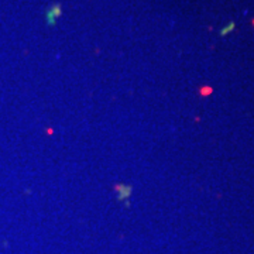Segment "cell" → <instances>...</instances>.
<instances>
[{
	"label": "cell",
	"instance_id": "6da1fadb",
	"mask_svg": "<svg viewBox=\"0 0 254 254\" xmlns=\"http://www.w3.org/2000/svg\"><path fill=\"white\" fill-rule=\"evenodd\" d=\"M116 191H117V199L129 203V198L132 195V187L126 184H119L116 185Z\"/></svg>",
	"mask_w": 254,
	"mask_h": 254
},
{
	"label": "cell",
	"instance_id": "7a4b0ae2",
	"mask_svg": "<svg viewBox=\"0 0 254 254\" xmlns=\"http://www.w3.org/2000/svg\"><path fill=\"white\" fill-rule=\"evenodd\" d=\"M59 14H61V7H58V6H55L52 10H49L48 14H47V19H48L49 24H52V23L55 21V17H58Z\"/></svg>",
	"mask_w": 254,
	"mask_h": 254
}]
</instances>
